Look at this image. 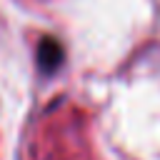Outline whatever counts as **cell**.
Masks as SVG:
<instances>
[{
    "instance_id": "6da1fadb",
    "label": "cell",
    "mask_w": 160,
    "mask_h": 160,
    "mask_svg": "<svg viewBox=\"0 0 160 160\" xmlns=\"http://www.w3.org/2000/svg\"><path fill=\"white\" fill-rule=\"evenodd\" d=\"M62 58H65V52H62V45L58 40H52V38H42L40 40V45H38V65H40L42 72H48V75L55 72L62 65Z\"/></svg>"
}]
</instances>
